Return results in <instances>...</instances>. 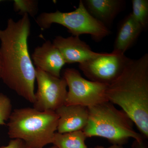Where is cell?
Returning <instances> with one entry per match:
<instances>
[{"mask_svg": "<svg viewBox=\"0 0 148 148\" xmlns=\"http://www.w3.org/2000/svg\"><path fill=\"white\" fill-rule=\"evenodd\" d=\"M30 32L31 22L27 14L17 21L9 18L5 29H0L1 78L8 87L33 104L36 69L28 49Z\"/></svg>", "mask_w": 148, "mask_h": 148, "instance_id": "1", "label": "cell"}, {"mask_svg": "<svg viewBox=\"0 0 148 148\" xmlns=\"http://www.w3.org/2000/svg\"><path fill=\"white\" fill-rule=\"evenodd\" d=\"M109 102L117 105L148 138V54L130 59L117 78L108 86Z\"/></svg>", "mask_w": 148, "mask_h": 148, "instance_id": "2", "label": "cell"}, {"mask_svg": "<svg viewBox=\"0 0 148 148\" xmlns=\"http://www.w3.org/2000/svg\"><path fill=\"white\" fill-rule=\"evenodd\" d=\"M58 120L54 111L41 112L30 108L15 109L8 119L9 137L22 140L29 148H44L52 144Z\"/></svg>", "mask_w": 148, "mask_h": 148, "instance_id": "3", "label": "cell"}, {"mask_svg": "<svg viewBox=\"0 0 148 148\" xmlns=\"http://www.w3.org/2000/svg\"><path fill=\"white\" fill-rule=\"evenodd\" d=\"M88 119L83 131L86 138L108 139L113 145H122L130 138L138 142L144 137L133 128V121L124 111L108 102L88 108Z\"/></svg>", "mask_w": 148, "mask_h": 148, "instance_id": "4", "label": "cell"}, {"mask_svg": "<svg viewBox=\"0 0 148 148\" xmlns=\"http://www.w3.org/2000/svg\"><path fill=\"white\" fill-rule=\"evenodd\" d=\"M36 21L42 31L50 28L53 24H59L67 28L73 36L90 35L96 41H100L111 33L108 27L90 15L82 1H80L78 7L73 11L43 12Z\"/></svg>", "mask_w": 148, "mask_h": 148, "instance_id": "5", "label": "cell"}, {"mask_svg": "<svg viewBox=\"0 0 148 148\" xmlns=\"http://www.w3.org/2000/svg\"><path fill=\"white\" fill-rule=\"evenodd\" d=\"M63 77L69 88L65 105L89 108L108 101L106 95L108 85L86 79L73 68L65 69Z\"/></svg>", "mask_w": 148, "mask_h": 148, "instance_id": "6", "label": "cell"}, {"mask_svg": "<svg viewBox=\"0 0 148 148\" xmlns=\"http://www.w3.org/2000/svg\"><path fill=\"white\" fill-rule=\"evenodd\" d=\"M36 80L38 90L33 108L41 112H55L65 104L68 86L64 77L53 76L36 68Z\"/></svg>", "mask_w": 148, "mask_h": 148, "instance_id": "7", "label": "cell"}, {"mask_svg": "<svg viewBox=\"0 0 148 148\" xmlns=\"http://www.w3.org/2000/svg\"><path fill=\"white\" fill-rule=\"evenodd\" d=\"M130 59L124 54L103 53L79 67L89 80L109 85L120 75Z\"/></svg>", "mask_w": 148, "mask_h": 148, "instance_id": "8", "label": "cell"}, {"mask_svg": "<svg viewBox=\"0 0 148 148\" xmlns=\"http://www.w3.org/2000/svg\"><path fill=\"white\" fill-rule=\"evenodd\" d=\"M53 43L61 52L66 64H81L103 53L91 50L88 45L80 39L79 36L64 38L57 36L53 40Z\"/></svg>", "mask_w": 148, "mask_h": 148, "instance_id": "9", "label": "cell"}, {"mask_svg": "<svg viewBox=\"0 0 148 148\" xmlns=\"http://www.w3.org/2000/svg\"><path fill=\"white\" fill-rule=\"evenodd\" d=\"M32 60L36 68L57 77H61V69L66 64L63 56L53 42L46 41L35 49Z\"/></svg>", "mask_w": 148, "mask_h": 148, "instance_id": "10", "label": "cell"}, {"mask_svg": "<svg viewBox=\"0 0 148 148\" xmlns=\"http://www.w3.org/2000/svg\"><path fill=\"white\" fill-rule=\"evenodd\" d=\"M55 112L58 117V133L83 130L88 121V109L84 106L64 104Z\"/></svg>", "mask_w": 148, "mask_h": 148, "instance_id": "11", "label": "cell"}, {"mask_svg": "<svg viewBox=\"0 0 148 148\" xmlns=\"http://www.w3.org/2000/svg\"><path fill=\"white\" fill-rule=\"evenodd\" d=\"M143 31L132 14L130 13L119 24L112 52L124 54L135 43Z\"/></svg>", "mask_w": 148, "mask_h": 148, "instance_id": "12", "label": "cell"}, {"mask_svg": "<svg viewBox=\"0 0 148 148\" xmlns=\"http://www.w3.org/2000/svg\"><path fill=\"white\" fill-rule=\"evenodd\" d=\"M84 4L90 15L107 27L113 22L124 5L122 0H85Z\"/></svg>", "mask_w": 148, "mask_h": 148, "instance_id": "13", "label": "cell"}, {"mask_svg": "<svg viewBox=\"0 0 148 148\" xmlns=\"http://www.w3.org/2000/svg\"><path fill=\"white\" fill-rule=\"evenodd\" d=\"M86 138L83 130L64 133L56 132L52 144L57 148H88L85 144Z\"/></svg>", "mask_w": 148, "mask_h": 148, "instance_id": "14", "label": "cell"}, {"mask_svg": "<svg viewBox=\"0 0 148 148\" xmlns=\"http://www.w3.org/2000/svg\"><path fill=\"white\" fill-rule=\"evenodd\" d=\"M132 12L133 18L140 24L143 30L148 26V0H132Z\"/></svg>", "mask_w": 148, "mask_h": 148, "instance_id": "15", "label": "cell"}, {"mask_svg": "<svg viewBox=\"0 0 148 148\" xmlns=\"http://www.w3.org/2000/svg\"><path fill=\"white\" fill-rule=\"evenodd\" d=\"M14 10L19 14H27L34 16L38 10V2L35 0H15Z\"/></svg>", "mask_w": 148, "mask_h": 148, "instance_id": "16", "label": "cell"}, {"mask_svg": "<svg viewBox=\"0 0 148 148\" xmlns=\"http://www.w3.org/2000/svg\"><path fill=\"white\" fill-rule=\"evenodd\" d=\"M12 105L10 98L5 95L0 106V125H5L8 120L12 111Z\"/></svg>", "mask_w": 148, "mask_h": 148, "instance_id": "17", "label": "cell"}, {"mask_svg": "<svg viewBox=\"0 0 148 148\" xmlns=\"http://www.w3.org/2000/svg\"><path fill=\"white\" fill-rule=\"evenodd\" d=\"M0 148H29L24 141L18 139H12L10 141L8 145L2 146Z\"/></svg>", "mask_w": 148, "mask_h": 148, "instance_id": "18", "label": "cell"}, {"mask_svg": "<svg viewBox=\"0 0 148 148\" xmlns=\"http://www.w3.org/2000/svg\"><path fill=\"white\" fill-rule=\"evenodd\" d=\"M132 147L133 148H147V147L144 144L143 140L140 142H138L135 140V142L133 144Z\"/></svg>", "mask_w": 148, "mask_h": 148, "instance_id": "19", "label": "cell"}, {"mask_svg": "<svg viewBox=\"0 0 148 148\" xmlns=\"http://www.w3.org/2000/svg\"><path fill=\"white\" fill-rule=\"evenodd\" d=\"M123 148V147L122 145H112L108 147H105L101 146H97L94 148Z\"/></svg>", "mask_w": 148, "mask_h": 148, "instance_id": "20", "label": "cell"}, {"mask_svg": "<svg viewBox=\"0 0 148 148\" xmlns=\"http://www.w3.org/2000/svg\"><path fill=\"white\" fill-rule=\"evenodd\" d=\"M5 95V94H3V93H0V106H1V104L2 102Z\"/></svg>", "mask_w": 148, "mask_h": 148, "instance_id": "21", "label": "cell"}, {"mask_svg": "<svg viewBox=\"0 0 148 148\" xmlns=\"http://www.w3.org/2000/svg\"><path fill=\"white\" fill-rule=\"evenodd\" d=\"M2 70V60L1 57V53H0V78L1 77V74Z\"/></svg>", "mask_w": 148, "mask_h": 148, "instance_id": "22", "label": "cell"}, {"mask_svg": "<svg viewBox=\"0 0 148 148\" xmlns=\"http://www.w3.org/2000/svg\"><path fill=\"white\" fill-rule=\"evenodd\" d=\"M47 148H57L56 147V146H52V147H50Z\"/></svg>", "mask_w": 148, "mask_h": 148, "instance_id": "23", "label": "cell"}]
</instances>
